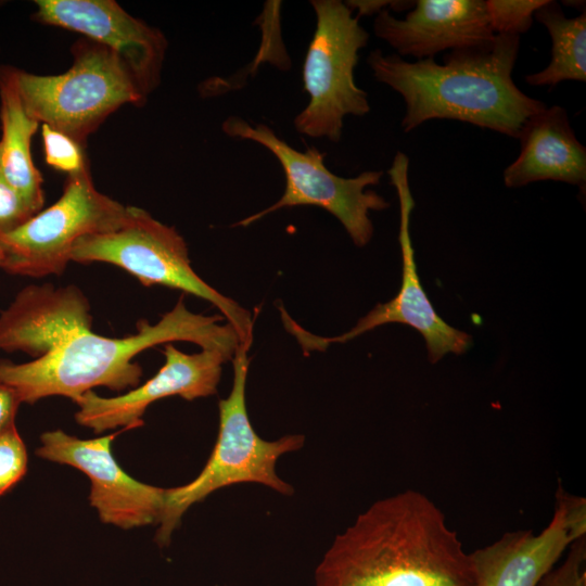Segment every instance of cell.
I'll return each mask as SVG.
<instances>
[{"instance_id":"cell-12","label":"cell","mask_w":586,"mask_h":586,"mask_svg":"<svg viewBox=\"0 0 586 586\" xmlns=\"http://www.w3.org/2000/svg\"><path fill=\"white\" fill-rule=\"evenodd\" d=\"M33 18L79 33L109 49L148 98L161 82L167 50L164 34L114 0H36Z\"/></svg>"},{"instance_id":"cell-16","label":"cell","mask_w":586,"mask_h":586,"mask_svg":"<svg viewBox=\"0 0 586 586\" xmlns=\"http://www.w3.org/2000/svg\"><path fill=\"white\" fill-rule=\"evenodd\" d=\"M518 138L521 149L504 171L506 187L553 180L585 189L586 149L575 137L563 107H546L530 117Z\"/></svg>"},{"instance_id":"cell-3","label":"cell","mask_w":586,"mask_h":586,"mask_svg":"<svg viewBox=\"0 0 586 586\" xmlns=\"http://www.w3.org/2000/svg\"><path fill=\"white\" fill-rule=\"evenodd\" d=\"M222 319L190 311L181 296L156 323L141 319L135 334L112 339L88 331L29 362L0 359V384L14 388L27 404L54 395L75 402L97 386L124 391L140 382L142 369L133 361L139 353L175 341L218 351L231 361L240 341L228 322L221 324Z\"/></svg>"},{"instance_id":"cell-6","label":"cell","mask_w":586,"mask_h":586,"mask_svg":"<svg viewBox=\"0 0 586 586\" xmlns=\"http://www.w3.org/2000/svg\"><path fill=\"white\" fill-rule=\"evenodd\" d=\"M71 262L109 263L126 270L145 286L164 285L200 297L219 309L235 331L240 345L251 347V313L201 279L191 267L184 239L174 227L142 208L132 206L128 219L115 230L77 240Z\"/></svg>"},{"instance_id":"cell-27","label":"cell","mask_w":586,"mask_h":586,"mask_svg":"<svg viewBox=\"0 0 586 586\" xmlns=\"http://www.w3.org/2000/svg\"><path fill=\"white\" fill-rule=\"evenodd\" d=\"M345 4L352 11L356 9L358 12L357 17L359 18L362 15L378 14L382 10H385L386 7L392 8L394 11L411 10L415 1L352 0L345 1Z\"/></svg>"},{"instance_id":"cell-25","label":"cell","mask_w":586,"mask_h":586,"mask_svg":"<svg viewBox=\"0 0 586 586\" xmlns=\"http://www.w3.org/2000/svg\"><path fill=\"white\" fill-rule=\"evenodd\" d=\"M558 508L564 518L571 539L586 537V500L584 497L571 495L561 486L556 493Z\"/></svg>"},{"instance_id":"cell-8","label":"cell","mask_w":586,"mask_h":586,"mask_svg":"<svg viewBox=\"0 0 586 586\" xmlns=\"http://www.w3.org/2000/svg\"><path fill=\"white\" fill-rule=\"evenodd\" d=\"M310 4L317 23L303 65L309 101L293 123L302 135L337 143L344 117L370 111L367 92L354 77L358 52L367 46L369 34L343 1L311 0Z\"/></svg>"},{"instance_id":"cell-19","label":"cell","mask_w":586,"mask_h":586,"mask_svg":"<svg viewBox=\"0 0 586 586\" xmlns=\"http://www.w3.org/2000/svg\"><path fill=\"white\" fill-rule=\"evenodd\" d=\"M534 18L548 30L551 61L543 71L530 74L525 81L532 86L555 87L564 80L586 81V13L568 18L559 4L548 0L534 13Z\"/></svg>"},{"instance_id":"cell-7","label":"cell","mask_w":586,"mask_h":586,"mask_svg":"<svg viewBox=\"0 0 586 586\" xmlns=\"http://www.w3.org/2000/svg\"><path fill=\"white\" fill-rule=\"evenodd\" d=\"M222 131L232 138L252 140L269 150L281 164L285 188L281 198L269 207L233 225L246 227L278 209L295 206H317L332 214L344 227L355 245L365 246L373 235L370 211H382L390 203L367 187L377 186L382 170L362 171L344 178L324 165L326 153L314 146L298 151L280 139L267 125H252L239 116H229Z\"/></svg>"},{"instance_id":"cell-18","label":"cell","mask_w":586,"mask_h":586,"mask_svg":"<svg viewBox=\"0 0 586 586\" xmlns=\"http://www.w3.org/2000/svg\"><path fill=\"white\" fill-rule=\"evenodd\" d=\"M17 67L0 65V170L9 183L36 211L44 203L42 176L31 155V139L40 124L23 105Z\"/></svg>"},{"instance_id":"cell-22","label":"cell","mask_w":586,"mask_h":586,"mask_svg":"<svg viewBox=\"0 0 586 586\" xmlns=\"http://www.w3.org/2000/svg\"><path fill=\"white\" fill-rule=\"evenodd\" d=\"M27 450L16 426L0 435V496L25 475Z\"/></svg>"},{"instance_id":"cell-5","label":"cell","mask_w":586,"mask_h":586,"mask_svg":"<svg viewBox=\"0 0 586 586\" xmlns=\"http://www.w3.org/2000/svg\"><path fill=\"white\" fill-rule=\"evenodd\" d=\"M71 67L56 75L17 68V86L27 114L40 125L67 135L81 145L124 105L146 98L122 62L103 46L80 39L72 47Z\"/></svg>"},{"instance_id":"cell-26","label":"cell","mask_w":586,"mask_h":586,"mask_svg":"<svg viewBox=\"0 0 586 586\" xmlns=\"http://www.w3.org/2000/svg\"><path fill=\"white\" fill-rule=\"evenodd\" d=\"M22 400L17 392L5 384H0V435L15 426V415Z\"/></svg>"},{"instance_id":"cell-17","label":"cell","mask_w":586,"mask_h":586,"mask_svg":"<svg viewBox=\"0 0 586 586\" xmlns=\"http://www.w3.org/2000/svg\"><path fill=\"white\" fill-rule=\"evenodd\" d=\"M573 540L562 512L556 508L538 534L507 532L494 543L470 552L474 586H537Z\"/></svg>"},{"instance_id":"cell-10","label":"cell","mask_w":586,"mask_h":586,"mask_svg":"<svg viewBox=\"0 0 586 586\" xmlns=\"http://www.w3.org/2000/svg\"><path fill=\"white\" fill-rule=\"evenodd\" d=\"M409 158L397 152L387 169L390 181L395 188L400 209L398 241L402 252L403 275L398 293L386 303L378 304L360 318L349 331L332 337L311 334L297 324L284 309H280L285 329L297 340L305 353L326 351L334 343H345L386 323H403L417 330L424 339L428 357L436 364L445 355H461L471 344L470 334L447 324L435 311L422 289L415 262L409 225L415 207L408 180Z\"/></svg>"},{"instance_id":"cell-4","label":"cell","mask_w":586,"mask_h":586,"mask_svg":"<svg viewBox=\"0 0 586 586\" xmlns=\"http://www.w3.org/2000/svg\"><path fill=\"white\" fill-rule=\"evenodd\" d=\"M249 351L239 345L231 360V391L218 403V435L202 471L191 482L165 489L155 534L160 547L169 545L174 531L191 506L220 488L240 483H256L284 496L294 494V487L278 475L276 468L282 455L297 451L304 446L305 437L302 434H288L267 441L254 430L245 402Z\"/></svg>"},{"instance_id":"cell-9","label":"cell","mask_w":586,"mask_h":586,"mask_svg":"<svg viewBox=\"0 0 586 586\" xmlns=\"http://www.w3.org/2000/svg\"><path fill=\"white\" fill-rule=\"evenodd\" d=\"M131 208L98 191L89 166L67 175L55 203L0 237L1 268L12 275L34 278L60 276L71 262L77 240L119 228Z\"/></svg>"},{"instance_id":"cell-11","label":"cell","mask_w":586,"mask_h":586,"mask_svg":"<svg viewBox=\"0 0 586 586\" xmlns=\"http://www.w3.org/2000/svg\"><path fill=\"white\" fill-rule=\"evenodd\" d=\"M125 430L91 440H80L61 430L44 432L36 455L67 464L90 480V505L106 524L129 530L157 524L165 489L139 482L128 475L112 454L114 438Z\"/></svg>"},{"instance_id":"cell-24","label":"cell","mask_w":586,"mask_h":586,"mask_svg":"<svg viewBox=\"0 0 586 586\" xmlns=\"http://www.w3.org/2000/svg\"><path fill=\"white\" fill-rule=\"evenodd\" d=\"M37 213L0 170V237L14 231Z\"/></svg>"},{"instance_id":"cell-20","label":"cell","mask_w":586,"mask_h":586,"mask_svg":"<svg viewBox=\"0 0 586 586\" xmlns=\"http://www.w3.org/2000/svg\"><path fill=\"white\" fill-rule=\"evenodd\" d=\"M548 0H487L486 10L495 35L519 36L526 33L534 13Z\"/></svg>"},{"instance_id":"cell-2","label":"cell","mask_w":586,"mask_h":586,"mask_svg":"<svg viewBox=\"0 0 586 586\" xmlns=\"http://www.w3.org/2000/svg\"><path fill=\"white\" fill-rule=\"evenodd\" d=\"M519 50V36L496 35L488 44L450 51L443 64L433 58L409 62L380 49L368 64L377 81L403 97L405 132L430 119H456L518 138L525 122L546 109L512 79Z\"/></svg>"},{"instance_id":"cell-15","label":"cell","mask_w":586,"mask_h":586,"mask_svg":"<svg viewBox=\"0 0 586 586\" xmlns=\"http://www.w3.org/2000/svg\"><path fill=\"white\" fill-rule=\"evenodd\" d=\"M91 324L89 301L77 286L29 285L0 314V351L39 358Z\"/></svg>"},{"instance_id":"cell-21","label":"cell","mask_w":586,"mask_h":586,"mask_svg":"<svg viewBox=\"0 0 586 586\" xmlns=\"http://www.w3.org/2000/svg\"><path fill=\"white\" fill-rule=\"evenodd\" d=\"M40 126L43 155L48 165L67 175L78 173L89 166L84 145L47 125Z\"/></svg>"},{"instance_id":"cell-14","label":"cell","mask_w":586,"mask_h":586,"mask_svg":"<svg viewBox=\"0 0 586 586\" xmlns=\"http://www.w3.org/2000/svg\"><path fill=\"white\" fill-rule=\"evenodd\" d=\"M373 30L399 56L418 60L447 49L482 47L496 36L483 0H418L404 18L385 9L377 14Z\"/></svg>"},{"instance_id":"cell-28","label":"cell","mask_w":586,"mask_h":586,"mask_svg":"<svg viewBox=\"0 0 586 586\" xmlns=\"http://www.w3.org/2000/svg\"><path fill=\"white\" fill-rule=\"evenodd\" d=\"M2 262H3V253H2L1 245H0V268L2 266Z\"/></svg>"},{"instance_id":"cell-23","label":"cell","mask_w":586,"mask_h":586,"mask_svg":"<svg viewBox=\"0 0 586 586\" xmlns=\"http://www.w3.org/2000/svg\"><path fill=\"white\" fill-rule=\"evenodd\" d=\"M537 586H586V537L571 543L564 561L550 569Z\"/></svg>"},{"instance_id":"cell-1","label":"cell","mask_w":586,"mask_h":586,"mask_svg":"<svg viewBox=\"0 0 586 586\" xmlns=\"http://www.w3.org/2000/svg\"><path fill=\"white\" fill-rule=\"evenodd\" d=\"M316 586H474L470 553L424 494L372 502L339 533L315 570Z\"/></svg>"},{"instance_id":"cell-13","label":"cell","mask_w":586,"mask_h":586,"mask_svg":"<svg viewBox=\"0 0 586 586\" xmlns=\"http://www.w3.org/2000/svg\"><path fill=\"white\" fill-rule=\"evenodd\" d=\"M165 364L141 386L116 397H102L88 391L74 403L77 423L95 433L118 426L135 429L143 424L142 416L154 402L180 396L187 400L216 394L222 365L230 361L218 351L202 349L186 354L171 343L164 346Z\"/></svg>"}]
</instances>
